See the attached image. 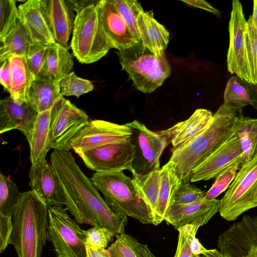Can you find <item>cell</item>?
I'll use <instances>...</instances> for the list:
<instances>
[{"label": "cell", "instance_id": "10", "mask_svg": "<svg viewBox=\"0 0 257 257\" xmlns=\"http://www.w3.org/2000/svg\"><path fill=\"white\" fill-rule=\"evenodd\" d=\"M125 124L131 130L130 142L134 149L131 173L144 175L160 169V158L168 145L167 138L152 132L137 120Z\"/></svg>", "mask_w": 257, "mask_h": 257}, {"label": "cell", "instance_id": "20", "mask_svg": "<svg viewBox=\"0 0 257 257\" xmlns=\"http://www.w3.org/2000/svg\"><path fill=\"white\" fill-rule=\"evenodd\" d=\"M50 30L56 43L68 48V42L73 32L74 11L64 0H43Z\"/></svg>", "mask_w": 257, "mask_h": 257}, {"label": "cell", "instance_id": "53", "mask_svg": "<svg viewBox=\"0 0 257 257\" xmlns=\"http://www.w3.org/2000/svg\"><path fill=\"white\" fill-rule=\"evenodd\" d=\"M244 257H257V246L249 248Z\"/></svg>", "mask_w": 257, "mask_h": 257}, {"label": "cell", "instance_id": "34", "mask_svg": "<svg viewBox=\"0 0 257 257\" xmlns=\"http://www.w3.org/2000/svg\"><path fill=\"white\" fill-rule=\"evenodd\" d=\"M22 195L15 183L1 173L0 215L13 218Z\"/></svg>", "mask_w": 257, "mask_h": 257}, {"label": "cell", "instance_id": "25", "mask_svg": "<svg viewBox=\"0 0 257 257\" xmlns=\"http://www.w3.org/2000/svg\"><path fill=\"white\" fill-rule=\"evenodd\" d=\"M51 109L38 114L34 127L27 138L30 149V160L33 166L43 164L51 149L49 138Z\"/></svg>", "mask_w": 257, "mask_h": 257}, {"label": "cell", "instance_id": "43", "mask_svg": "<svg viewBox=\"0 0 257 257\" xmlns=\"http://www.w3.org/2000/svg\"><path fill=\"white\" fill-rule=\"evenodd\" d=\"M208 221L204 219H200L192 223L186 224L179 228L182 229L187 235L189 239L192 253L195 255H205L209 249L205 248L196 237V233L199 227Z\"/></svg>", "mask_w": 257, "mask_h": 257}, {"label": "cell", "instance_id": "31", "mask_svg": "<svg viewBox=\"0 0 257 257\" xmlns=\"http://www.w3.org/2000/svg\"><path fill=\"white\" fill-rule=\"evenodd\" d=\"M115 236V241L107 249L110 257H156L147 244L132 236L124 233Z\"/></svg>", "mask_w": 257, "mask_h": 257}, {"label": "cell", "instance_id": "27", "mask_svg": "<svg viewBox=\"0 0 257 257\" xmlns=\"http://www.w3.org/2000/svg\"><path fill=\"white\" fill-rule=\"evenodd\" d=\"M60 82L37 78L33 82L27 103L38 113L49 110L61 97Z\"/></svg>", "mask_w": 257, "mask_h": 257}, {"label": "cell", "instance_id": "15", "mask_svg": "<svg viewBox=\"0 0 257 257\" xmlns=\"http://www.w3.org/2000/svg\"><path fill=\"white\" fill-rule=\"evenodd\" d=\"M257 246V215L244 216L232 224L218 239L220 251L230 257H244L251 247Z\"/></svg>", "mask_w": 257, "mask_h": 257}, {"label": "cell", "instance_id": "41", "mask_svg": "<svg viewBox=\"0 0 257 257\" xmlns=\"http://www.w3.org/2000/svg\"><path fill=\"white\" fill-rule=\"evenodd\" d=\"M205 194L194 185L181 182L174 193L171 205L187 204L200 201L204 199Z\"/></svg>", "mask_w": 257, "mask_h": 257}, {"label": "cell", "instance_id": "9", "mask_svg": "<svg viewBox=\"0 0 257 257\" xmlns=\"http://www.w3.org/2000/svg\"><path fill=\"white\" fill-rule=\"evenodd\" d=\"M90 120L87 114L63 96L51 109L49 124L50 149L70 151V142Z\"/></svg>", "mask_w": 257, "mask_h": 257}, {"label": "cell", "instance_id": "29", "mask_svg": "<svg viewBox=\"0 0 257 257\" xmlns=\"http://www.w3.org/2000/svg\"><path fill=\"white\" fill-rule=\"evenodd\" d=\"M233 128L240 141L243 152L242 165H243L257 154V118L246 117L242 113H239L234 119Z\"/></svg>", "mask_w": 257, "mask_h": 257}, {"label": "cell", "instance_id": "36", "mask_svg": "<svg viewBox=\"0 0 257 257\" xmlns=\"http://www.w3.org/2000/svg\"><path fill=\"white\" fill-rule=\"evenodd\" d=\"M245 42L246 56L251 83L257 84V28L252 24L250 17L247 21Z\"/></svg>", "mask_w": 257, "mask_h": 257}, {"label": "cell", "instance_id": "47", "mask_svg": "<svg viewBox=\"0 0 257 257\" xmlns=\"http://www.w3.org/2000/svg\"><path fill=\"white\" fill-rule=\"evenodd\" d=\"M182 2L194 7L206 10L217 16L220 15V12L203 0H182Z\"/></svg>", "mask_w": 257, "mask_h": 257}, {"label": "cell", "instance_id": "8", "mask_svg": "<svg viewBox=\"0 0 257 257\" xmlns=\"http://www.w3.org/2000/svg\"><path fill=\"white\" fill-rule=\"evenodd\" d=\"M67 211L62 206L48 207L47 240L56 257H86L85 230Z\"/></svg>", "mask_w": 257, "mask_h": 257}, {"label": "cell", "instance_id": "6", "mask_svg": "<svg viewBox=\"0 0 257 257\" xmlns=\"http://www.w3.org/2000/svg\"><path fill=\"white\" fill-rule=\"evenodd\" d=\"M122 69L125 70L136 88L151 93L168 78L171 69L165 54L158 57L141 42L117 52Z\"/></svg>", "mask_w": 257, "mask_h": 257}, {"label": "cell", "instance_id": "38", "mask_svg": "<svg viewBox=\"0 0 257 257\" xmlns=\"http://www.w3.org/2000/svg\"><path fill=\"white\" fill-rule=\"evenodd\" d=\"M59 85L62 96H75L78 97L94 88L91 81L78 77L74 72H71L62 79Z\"/></svg>", "mask_w": 257, "mask_h": 257}, {"label": "cell", "instance_id": "4", "mask_svg": "<svg viewBox=\"0 0 257 257\" xmlns=\"http://www.w3.org/2000/svg\"><path fill=\"white\" fill-rule=\"evenodd\" d=\"M91 180L115 213L156 225L154 213L133 178L121 171L95 172Z\"/></svg>", "mask_w": 257, "mask_h": 257}, {"label": "cell", "instance_id": "12", "mask_svg": "<svg viewBox=\"0 0 257 257\" xmlns=\"http://www.w3.org/2000/svg\"><path fill=\"white\" fill-rule=\"evenodd\" d=\"M246 25L241 3L238 0L232 1L228 28L230 39L227 54V70L230 74L251 83L246 56Z\"/></svg>", "mask_w": 257, "mask_h": 257}, {"label": "cell", "instance_id": "19", "mask_svg": "<svg viewBox=\"0 0 257 257\" xmlns=\"http://www.w3.org/2000/svg\"><path fill=\"white\" fill-rule=\"evenodd\" d=\"M220 200H206L187 204H172L168 209L164 220L178 229L200 219L208 222L219 211Z\"/></svg>", "mask_w": 257, "mask_h": 257}, {"label": "cell", "instance_id": "50", "mask_svg": "<svg viewBox=\"0 0 257 257\" xmlns=\"http://www.w3.org/2000/svg\"><path fill=\"white\" fill-rule=\"evenodd\" d=\"M86 257H110L107 249L95 250L86 247Z\"/></svg>", "mask_w": 257, "mask_h": 257}, {"label": "cell", "instance_id": "33", "mask_svg": "<svg viewBox=\"0 0 257 257\" xmlns=\"http://www.w3.org/2000/svg\"><path fill=\"white\" fill-rule=\"evenodd\" d=\"M242 112V108L251 105L249 91L243 80L237 76H231L228 80L224 93V103Z\"/></svg>", "mask_w": 257, "mask_h": 257}, {"label": "cell", "instance_id": "23", "mask_svg": "<svg viewBox=\"0 0 257 257\" xmlns=\"http://www.w3.org/2000/svg\"><path fill=\"white\" fill-rule=\"evenodd\" d=\"M137 25L140 40L144 46L157 57L164 56L170 34L166 28L154 18L152 12L141 13Z\"/></svg>", "mask_w": 257, "mask_h": 257}, {"label": "cell", "instance_id": "13", "mask_svg": "<svg viewBox=\"0 0 257 257\" xmlns=\"http://www.w3.org/2000/svg\"><path fill=\"white\" fill-rule=\"evenodd\" d=\"M132 131L125 124L103 120H90L71 140L70 147L78 154L108 144L130 140Z\"/></svg>", "mask_w": 257, "mask_h": 257}, {"label": "cell", "instance_id": "49", "mask_svg": "<svg viewBox=\"0 0 257 257\" xmlns=\"http://www.w3.org/2000/svg\"><path fill=\"white\" fill-rule=\"evenodd\" d=\"M243 82L249 91L251 100V106L257 110V84L244 80H243Z\"/></svg>", "mask_w": 257, "mask_h": 257}, {"label": "cell", "instance_id": "1", "mask_svg": "<svg viewBox=\"0 0 257 257\" xmlns=\"http://www.w3.org/2000/svg\"><path fill=\"white\" fill-rule=\"evenodd\" d=\"M51 164L62 185L66 208L79 224L105 227L115 236L125 233L127 216L109 208L70 151L54 150L51 155Z\"/></svg>", "mask_w": 257, "mask_h": 257}, {"label": "cell", "instance_id": "32", "mask_svg": "<svg viewBox=\"0 0 257 257\" xmlns=\"http://www.w3.org/2000/svg\"><path fill=\"white\" fill-rule=\"evenodd\" d=\"M160 171L161 169H155L144 175L132 173L133 180L151 207L154 214L161 187Z\"/></svg>", "mask_w": 257, "mask_h": 257}, {"label": "cell", "instance_id": "28", "mask_svg": "<svg viewBox=\"0 0 257 257\" xmlns=\"http://www.w3.org/2000/svg\"><path fill=\"white\" fill-rule=\"evenodd\" d=\"M0 42V63L14 56L26 57L33 44L19 19L14 29Z\"/></svg>", "mask_w": 257, "mask_h": 257}, {"label": "cell", "instance_id": "52", "mask_svg": "<svg viewBox=\"0 0 257 257\" xmlns=\"http://www.w3.org/2000/svg\"><path fill=\"white\" fill-rule=\"evenodd\" d=\"M250 18L252 24L257 28V0L253 1V13Z\"/></svg>", "mask_w": 257, "mask_h": 257}, {"label": "cell", "instance_id": "17", "mask_svg": "<svg viewBox=\"0 0 257 257\" xmlns=\"http://www.w3.org/2000/svg\"><path fill=\"white\" fill-rule=\"evenodd\" d=\"M18 8L19 20L33 44L50 47L56 43L45 14L43 0H28Z\"/></svg>", "mask_w": 257, "mask_h": 257}, {"label": "cell", "instance_id": "54", "mask_svg": "<svg viewBox=\"0 0 257 257\" xmlns=\"http://www.w3.org/2000/svg\"><path fill=\"white\" fill-rule=\"evenodd\" d=\"M193 257H205L204 256H201L200 255H194Z\"/></svg>", "mask_w": 257, "mask_h": 257}, {"label": "cell", "instance_id": "40", "mask_svg": "<svg viewBox=\"0 0 257 257\" xmlns=\"http://www.w3.org/2000/svg\"><path fill=\"white\" fill-rule=\"evenodd\" d=\"M85 245L92 249L100 250L106 249L115 234L107 228L92 226L85 230Z\"/></svg>", "mask_w": 257, "mask_h": 257}, {"label": "cell", "instance_id": "21", "mask_svg": "<svg viewBox=\"0 0 257 257\" xmlns=\"http://www.w3.org/2000/svg\"><path fill=\"white\" fill-rule=\"evenodd\" d=\"M98 5L104 31L114 48L125 49L137 43L110 0H100Z\"/></svg>", "mask_w": 257, "mask_h": 257}, {"label": "cell", "instance_id": "51", "mask_svg": "<svg viewBox=\"0 0 257 257\" xmlns=\"http://www.w3.org/2000/svg\"><path fill=\"white\" fill-rule=\"evenodd\" d=\"M203 256L205 257H230L227 254L221 253L216 249H209V251Z\"/></svg>", "mask_w": 257, "mask_h": 257}, {"label": "cell", "instance_id": "16", "mask_svg": "<svg viewBox=\"0 0 257 257\" xmlns=\"http://www.w3.org/2000/svg\"><path fill=\"white\" fill-rule=\"evenodd\" d=\"M29 177L32 191L48 207L66 205L61 183L54 167L47 160L41 165L31 166Z\"/></svg>", "mask_w": 257, "mask_h": 257}, {"label": "cell", "instance_id": "30", "mask_svg": "<svg viewBox=\"0 0 257 257\" xmlns=\"http://www.w3.org/2000/svg\"><path fill=\"white\" fill-rule=\"evenodd\" d=\"M160 176L161 187L154 214L156 225L164 220L165 214L171 205L174 193L181 182L166 165L161 169Z\"/></svg>", "mask_w": 257, "mask_h": 257}, {"label": "cell", "instance_id": "5", "mask_svg": "<svg viewBox=\"0 0 257 257\" xmlns=\"http://www.w3.org/2000/svg\"><path fill=\"white\" fill-rule=\"evenodd\" d=\"M98 3L75 16L70 46L73 55L81 63L96 62L114 48L104 31Z\"/></svg>", "mask_w": 257, "mask_h": 257}, {"label": "cell", "instance_id": "48", "mask_svg": "<svg viewBox=\"0 0 257 257\" xmlns=\"http://www.w3.org/2000/svg\"><path fill=\"white\" fill-rule=\"evenodd\" d=\"M99 1L98 0H67L66 2L77 14L90 6L97 5Z\"/></svg>", "mask_w": 257, "mask_h": 257}, {"label": "cell", "instance_id": "7", "mask_svg": "<svg viewBox=\"0 0 257 257\" xmlns=\"http://www.w3.org/2000/svg\"><path fill=\"white\" fill-rule=\"evenodd\" d=\"M220 201L218 212L223 219L229 221L257 207V154L241 166Z\"/></svg>", "mask_w": 257, "mask_h": 257}, {"label": "cell", "instance_id": "45", "mask_svg": "<svg viewBox=\"0 0 257 257\" xmlns=\"http://www.w3.org/2000/svg\"><path fill=\"white\" fill-rule=\"evenodd\" d=\"M179 231L178 240L175 254L174 257H193L189 239L186 233L181 228Z\"/></svg>", "mask_w": 257, "mask_h": 257}, {"label": "cell", "instance_id": "11", "mask_svg": "<svg viewBox=\"0 0 257 257\" xmlns=\"http://www.w3.org/2000/svg\"><path fill=\"white\" fill-rule=\"evenodd\" d=\"M87 168L95 172H132L134 149L130 140L108 144L77 154Z\"/></svg>", "mask_w": 257, "mask_h": 257}, {"label": "cell", "instance_id": "46", "mask_svg": "<svg viewBox=\"0 0 257 257\" xmlns=\"http://www.w3.org/2000/svg\"><path fill=\"white\" fill-rule=\"evenodd\" d=\"M0 82L7 92L9 93L12 83V73L9 59L1 63Z\"/></svg>", "mask_w": 257, "mask_h": 257}, {"label": "cell", "instance_id": "42", "mask_svg": "<svg viewBox=\"0 0 257 257\" xmlns=\"http://www.w3.org/2000/svg\"><path fill=\"white\" fill-rule=\"evenodd\" d=\"M49 48V47L33 44L25 57L27 65L36 79L42 69Z\"/></svg>", "mask_w": 257, "mask_h": 257}, {"label": "cell", "instance_id": "22", "mask_svg": "<svg viewBox=\"0 0 257 257\" xmlns=\"http://www.w3.org/2000/svg\"><path fill=\"white\" fill-rule=\"evenodd\" d=\"M213 117V114L211 111L198 108L186 120L179 122L159 133L167 138L174 149L204 131L211 124Z\"/></svg>", "mask_w": 257, "mask_h": 257}, {"label": "cell", "instance_id": "3", "mask_svg": "<svg viewBox=\"0 0 257 257\" xmlns=\"http://www.w3.org/2000/svg\"><path fill=\"white\" fill-rule=\"evenodd\" d=\"M13 225L10 244L17 257H41L47 240L48 207L33 191L23 193Z\"/></svg>", "mask_w": 257, "mask_h": 257}, {"label": "cell", "instance_id": "18", "mask_svg": "<svg viewBox=\"0 0 257 257\" xmlns=\"http://www.w3.org/2000/svg\"><path fill=\"white\" fill-rule=\"evenodd\" d=\"M37 112L26 102L15 101L10 96L0 101V133L13 130L29 136L35 124Z\"/></svg>", "mask_w": 257, "mask_h": 257}, {"label": "cell", "instance_id": "39", "mask_svg": "<svg viewBox=\"0 0 257 257\" xmlns=\"http://www.w3.org/2000/svg\"><path fill=\"white\" fill-rule=\"evenodd\" d=\"M243 160H239L223 170L217 176L215 182L206 193L204 199L213 200L229 187L240 168Z\"/></svg>", "mask_w": 257, "mask_h": 257}, {"label": "cell", "instance_id": "26", "mask_svg": "<svg viewBox=\"0 0 257 257\" xmlns=\"http://www.w3.org/2000/svg\"><path fill=\"white\" fill-rule=\"evenodd\" d=\"M9 61L12 73L10 96L17 102L27 103L30 88L36 78L27 65L25 57L14 56Z\"/></svg>", "mask_w": 257, "mask_h": 257}, {"label": "cell", "instance_id": "2", "mask_svg": "<svg viewBox=\"0 0 257 257\" xmlns=\"http://www.w3.org/2000/svg\"><path fill=\"white\" fill-rule=\"evenodd\" d=\"M241 113L222 104L213 114L211 124L204 131L186 143L172 149V155L165 165L181 182L190 183L189 177L192 170L233 134L234 119Z\"/></svg>", "mask_w": 257, "mask_h": 257}, {"label": "cell", "instance_id": "44", "mask_svg": "<svg viewBox=\"0 0 257 257\" xmlns=\"http://www.w3.org/2000/svg\"><path fill=\"white\" fill-rule=\"evenodd\" d=\"M13 226V218L0 215L1 253H2L10 244Z\"/></svg>", "mask_w": 257, "mask_h": 257}, {"label": "cell", "instance_id": "14", "mask_svg": "<svg viewBox=\"0 0 257 257\" xmlns=\"http://www.w3.org/2000/svg\"><path fill=\"white\" fill-rule=\"evenodd\" d=\"M242 159L239 139L235 132L215 152L195 168L190 175V182L215 178L236 161Z\"/></svg>", "mask_w": 257, "mask_h": 257}, {"label": "cell", "instance_id": "37", "mask_svg": "<svg viewBox=\"0 0 257 257\" xmlns=\"http://www.w3.org/2000/svg\"><path fill=\"white\" fill-rule=\"evenodd\" d=\"M16 1H0V41L4 40L15 28L19 19Z\"/></svg>", "mask_w": 257, "mask_h": 257}, {"label": "cell", "instance_id": "24", "mask_svg": "<svg viewBox=\"0 0 257 257\" xmlns=\"http://www.w3.org/2000/svg\"><path fill=\"white\" fill-rule=\"evenodd\" d=\"M73 64V57L68 48L56 42L49 47L37 78L60 82L71 72Z\"/></svg>", "mask_w": 257, "mask_h": 257}, {"label": "cell", "instance_id": "35", "mask_svg": "<svg viewBox=\"0 0 257 257\" xmlns=\"http://www.w3.org/2000/svg\"><path fill=\"white\" fill-rule=\"evenodd\" d=\"M127 25L137 42L141 40L137 21L139 15L144 11L141 4L136 0H110Z\"/></svg>", "mask_w": 257, "mask_h": 257}]
</instances>
